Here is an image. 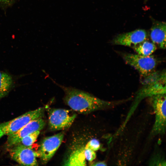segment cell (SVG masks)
I'll use <instances>...</instances> for the list:
<instances>
[{"label": "cell", "instance_id": "obj_4", "mask_svg": "<svg viewBox=\"0 0 166 166\" xmlns=\"http://www.w3.org/2000/svg\"><path fill=\"white\" fill-rule=\"evenodd\" d=\"M77 115L70 110L51 109L49 112V124L52 131L64 130L69 128Z\"/></svg>", "mask_w": 166, "mask_h": 166}, {"label": "cell", "instance_id": "obj_1", "mask_svg": "<svg viewBox=\"0 0 166 166\" xmlns=\"http://www.w3.org/2000/svg\"><path fill=\"white\" fill-rule=\"evenodd\" d=\"M54 82L63 91V100L65 104L79 113H88L112 105V102L101 99L88 92Z\"/></svg>", "mask_w": 166, "mask_h": 166}, {"label": "cell", "instance_id": "obj_10", "mask_svg": "<svg viewBox=\"0 0 166 166\" xmlns=\"http://www.w3.org/2000/svg\"><path fill=\"white\" fill-rule=\"evenodd\" d=\"M166 23L154 21L150 30V36L153 43L162 49L166 48Z\"/></svg>", "mask_w": 166, "mask_h": 166}, {"label": "cell", "instance_id": "obj_3", "mask_svg": "<svg viewBox=\"0 0 166 166\" xmlns=\"http://www.w3.org/2000/svg\"><path fill=\"white\" fill-rule=\"evenodd\" d=\"M44 108H39L29 111L8 121L0 124V128L4 135H9L20 129L30 121L38 118H42Z\"/></svg>", "mask_w": 166, "mask_h": 166}, {"label": "cell", "instance_id": "obj_19", "mask_svg": "<svg viewBox=\"0 0 166 166\" xmlns=\"http://www.w3.org/2000/svg\"><path fill=\"white\" fill-rule=\"evenodd\" d=\"M4 135V134L2 130V129L0 128V138Z\"/></svg>", "mask_w": 166, "mask_h": 166}, {"label": "cell", "instance_id": "obj_11", "mask_svg": "<svg viewBox=\"0 0 166 166\" xmlns=\"http://www.w3.org/2000/svg\"><path fill=\"white\" fill-rule=\"evenodd\" d=\"M84 150V148H81L73 151L65 161L63 165L73 166L86 165Z\"/></svg>", "mask_w": 166, "mask_h": 166}, {"label": "cell", "instance_id": "obj_16", "mask_svg": "<svg viewBox=\"0 0 166 166\" xmlns=\"http://www.w3.org/2000/svg\"><path fill=\"white\" fill-rule=\"evenodd\" d=\"M84 153L86 159L89 161H93L96 157L95 152L89 148L84 147Z\"/></svg>", "mask_w": 166, "mask_h": 166}, {"label": "cell", "instance_id": "obj_13", "mask_svg": "<svg viewBox=\"0 0 166 166\" xmlns=\"http://www.w3.org/2000/svg\"><path fill=\"white\" fill-rule=\"evenodd\" d=\"M138 54L144 56L151 55L156 49V45L146 40L133 48Z\"/></svg>", "mask_w": 166, "mask_h": 166}, {"label": "cell", "instance_id": "obj_15", "mask_svg": "<svg viewBox=\"0 0 166 166\" xmlns=\"http://www.w3.org/2000/svg\"><path fill=\"white\" fill-rule=\"evenodd\" d=\"M100 146L99 141L97 139H93L89 141L85 147L89 148L94 151H96L100 148Z\"/></svg>", "mask_w": 166, "mask_h": 166}, {"label": "cell", "instance_id": "obj_18", "mask_svg": "<svg viewBox=\"0 0 166 166\" xmlns=\"http://www.w3.org/2000/svg\"><path fill=\"white\" fill-rule=\"evenodd\" d=\"M92 166H106V163L103 161H99L94 163H92L91 165Z\"/></svg>", "mask_w": 166, "mask_h": 166}, {"label": "cell", "instance_id": "obj_12", "mask_svg": "<svg viewBox=\"0 0 166 166\" xmlns=\"http://www.w3.org/2000/svg\"><path fill=\"white\" fill-rule=\"evenodd\" d=\"M12 84V78L9 75L0 72V100L8 94Z\"/></svg>", "mask_w": 166, "mask_h": 166}, {"label": "cell", "instance_id": "obj_8", "mask_svg": "<svg viewBox=\"0 0 166 166\" xmlns=\"http://www.w3.org/2000/svg\"><path fill=\"white\" fill-rule=\"evenodd\" d=\"M45 122L42 118L30 121L16 132L8 135L7 146L11 147L19 143L28 135L37 131H40L44 127Z\"/></svg>", "mask_w": 166, "mask_h": 166}, {"label": "cell", "instance_id": "obj_2", "mask_svg": "<svg viewBox=\"0 0 166 166\" xmlns=\"http://www.w3.org/2000/svg\"><path fill=\"white\" fill-rule=\"evenodd\" d=\"M151 102L155 114V121L151 135L154 136L164 134L166 121V94H159L150 97Z\"/></svg>", "mask_w": 166, "mask_h": 166}, {"label": "cell", "instance_id": "obj_17", "mask_svg": "<svg viewBox=\"0 0 166 166\" xmlns=\"http://www.w3.org/2000/svg\"><path fill=\"white\" fill-rule=\"evenodd\" d=\"M13 2V0H0V4L5 6L11 5Z\"/></svg>", "mask_w": 166, "mask_h": 166}, {"label": "cell", "instance_id": "obj_9", "mask_svg": "<svg viewBox=\"0 0 166 166\" xmlns=\"http://www.w3.org/2000/svg\"><path fill=\"white\" fill-rule=\"evenodd\" d=\"M147 36L146 30L144 29H138L117 35L113 39L112 43L114 45L133 48L146 40Z\"/></svg>", "mask_w": 166, "mask_h": 166}, {"label": "cell", "instance_id": "obj_5", "mask_svg": "<svg viewBox=\"0 0 166 166\" xmlns=\"http://www.w3.org/2000/svg\"><path fill=\"white\" fill-rule=\"evenodd\" d=\"M123 57L126 63L133 67L144 76L150 74L154 70L157 63L156 58L151 55L144 56L127 53L124 54Z\"/></svg>", "mask_w": 166, "mask_h": 166}, {"label": "cell", "instance_id": "obj_7", "mask_svg": "<svg viewBox=\"0 0 166 166\" xmlns=\"http://www.w3.org/2000/svg\"><path fill=\"white\" fill-rule=\"evenodd\" d=\"M10 150L11 158L22 165L35 166L38 163L36 157L38 153L35 152L30 146H26L17 144L12 147Z\"/></svg>", "mask_w": 166, "mask_h": 166}, {"label": "cell", "instance_id": "obj_6", "mask_svg": "<svg viewBox=\"0 0 166 166\" xmlns=\"http://www.w3.org/2000/svg\"><path fill=\"white\" fill-rule=\"evenodd\" d=\"M63 132L44 139L38 151V156L44 163H47L53 156L63 140Z\"/></svg>", "mask_w": 166, "mask_h": 166}, {"label": "cell", "instance_id": "obj_14", "mask_svg": "<svg viewBox=\"0 0 166 166\" xmlns=\"http://www.w3.org/2000/svg\"><path fill=\"white\" fill-rule=\"evenodd\" d=\"M40 131H37L28 135L23 138L21 141L17 144L26 146H31L37 140L40 134Z\"/></svg>", "mask_w": 166, "mask_h": 166}]
</instances>
